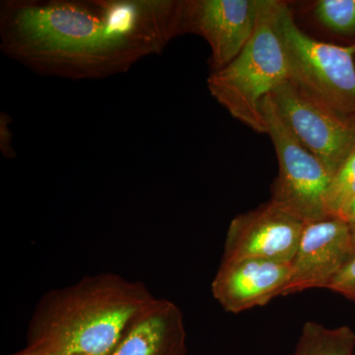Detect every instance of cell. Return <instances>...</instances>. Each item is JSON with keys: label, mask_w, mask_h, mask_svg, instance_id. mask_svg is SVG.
I'll return each mask as SVG.
<instances>
[{"label": "cell", "mask_w": 355, "mask_h": 355, "mask_svg": "<svg viewBox=\"0 0 355 355\" xmlns=\"http://www.w3.org/2000/svg\"><path fill=\"white\" fill-rule=\"evenodd\" d=\"M354 254L350 224L328 216L304 224L282 296L310 288H329Z\"/></svg>", "instance_id": "8"}, {"label": "cell", "mask_w": 355, "mask_h": 355, "mask_svg": "<svg viewBox=\"0 0 355 355\" xmlns=\"http://www.w3.org/2000/svg\"><path fill=\"white\" fill-rule=\"evenodd\" d=\"M304 222L268 202L231 221L223 261L256 258L291 263Z\"/></svg>", "instance_id": "9"}, {"label": "cell", "mask_w": 355, "mask_h": 355, "mask_svg": "<svg viewBox=\"0 0 355 355\" xmlns=\"http://www.w3.org/2000/svg\"><path fill=\"white\" fill-rule=\"evenodd\" d=\"M156 300L141 282L114 273L84 277L42 298L28 347L49 355H111Z\"/></svg>", "instance_id": "2"}, {"label": "cell", "mask_w": 355, "mask_h": 355, "mask_svg": "<svg viewBox=\"0 0 355 355\" xmlns=\"http://www.w3.org/2000/svg\"><path fill=\"white\" fill-rule=\"evenodd\" d=\"M270 97L287 128L333 176L355 147V123L313 100L291 79Z\"/></svg>", "instance_id": "6"}, {"label": "cell", "mask_w": 355, "mask_h": 355, "mask_svg": "<svg viewBox=\"0 0 355 355\" xmlns=\"http://www.w3.org/2000/svg\"><path fill=\"white\" fill-rule=\"evenodd\" d=\"M181 14L182 0H6L0 46L44 76L106 78L182 36Z\"/></svg>", "instance_id": "1"}, {"label": "cell", "mask_w": 355, "mask_h": 355, "mask_svg": "<svg viewBox=\"0 0 355 355\" xmlns=\"http://www.w3.org/2000/svg\"><path fill=\"white\" fill-rule=\"evenodd\" d=\"M355 301V253L349 263L336 275L329 288Z\"/></svg>", "instance_id": "15"}, {"label": "cell", "mask_w": 355, "mask_h": 355, "mask_svg": "<svg viewBox=\"0 0 355 355\" xmlns=\"http://www.w3.org/2000/svg\"><path fill=\"white\" fill-rule=\"evenodd\" d=\"M280 0H260L253 36L227 65L210 73V94L231 116L258 133H266L263 103L289 80L286 51L277 31Z\"/></svg>", "instance_id": "3"}, {"label": "cell", "mask_w": 355, "mask_h": 355, "mask_svg": "<svg viewBox=\"0 0 355 355\" xmlns=\"http://www.w3.org/2000/svg\"><path fill=\"white\" fill-rule=\"evenodd\" d=\"M350 229H352V243H354V253H355V224H352V225H350Z\"/></svg>", "instance_id": "19"}, {"label": "cell", "mask_w": 355, "mask_h": 355, "mask_svg": "<svg viewBox=\"0 0 355 355\" xmlns=\"http://www.w3.org/2000/svg\"><path fill=\"white\" fill-rule=\"evenodd\" d=\"M277 31L292 83L315 101L355 123V44L340 46L311 36L297 24L287 1L280 2Z\"/></svg>", "instance_id": "4"}, {"label": "cell", "mask_w": 355, "mask_h": 355, "mask_svg": "<svg viewBox=\"0 0 355 355\" xmlns=\"http://www.w3.org/2000/svg\"><path fill=\"white\" fill-rule=\"evenodd\" d=\"M12 355H49L44 354L43 352H40V350L36 349H33V347H27L25 349L21 350V352H17V354H14Z\"/></svg>", "instance_id": "18"}, {"label": "cell", "mask_w": 355, "mask_h": 355, "mask_svg": "<svg viewBox=\"0 0 355 355\" xmlns=\"http://www.w3.org/2000/svg\"><path fill=\"white\" fill-rule=\"evenodd\" d=\"M260 0H182L181 33L209 44L210 73L227 67L253 36Z\"/></svg>", "instance_id": "7"}, {"label": "cell", "mask_w": 355, "mask_h": 355, "mask_svg": "<svg viewBox=\"0 0 355 355\" xmlns=\"http://www.w3.org/2000/svg\"><path fill=\"white\" fill-rule=\"evenodd\" d=\"M263 113L279 160L270 202L304 223L330 216L326 209L330 171L287 128L270 96L263 103Z\"/></svg>", "instance_id": "5"}, {"label": "cell", "mask_w": 355, "mask_h": 355, "mask_svg": "<svg viewBox=\"0 0 355 355\" xmlns=\"http://www.w3.org/2000/svg\"><path fill=\"white\" fill-rule=\"evenodd\" d=\"M302 19L340 46L355 44V0H315L300 2Z\"/></svg>", "instance_id": "12"}, {"label": "cell", "mask_w": 355, "mask_h": 355, "mask_svg": "<svg viewBox=\"0 0 355 355\" xmlns=\"http://www.w3.org/2000/svg\"><path fill=\"white\" fill-rule=\"evenodd\" d=\"M291 263L263 259L222 261L211 284L214 297L229 313H241L268 304L282 294Z\"/></svg>", "instance_id": "10"}, {"label": "cell", "mask_w": 355, "mask_h": 355, "mask_svg": "<svg viewBox=\"0 0 355 355\" xmlns=\"http://www.w3.org/2000/svg\"><path fill=\"white\" fill-rule=\"evenodd\" d=\"M8 116L6 114H1V121H0V130H1V135H0V146H1L2 153L7 158H12L15 156L12 148V139H8L9 133H10V128L8 125Z\"/></svg>", "instance_id": "16"}, {"label": "cell", "mask_w": 355, "mask_h": 355, "mask_svg": "<svg viewBox=\"0 0 355 355\" xmlns=\"http://www.w3.org/2000/svg\"><path fill=\"white\" fill-rule=\"evenodd\" d=\"M355 198V147L331 176L326 195L327 214L338 217Z\"/></svg>", "instance_id": "14"}, {"label": "cell", "mask_w": 355, "mask_h": 355, "mask_svg": "<svg viewBox=\"0 0 355 355\" xmlns=\"http://www.w3.org/2000/svg\"><path fill=\"white\" fill-rule=\"evenodd\" d=\"M338 217L347 222L350 225L355 224V198L342 210V212H340V216Z\"/></svg>", "instance_id": "17"}, {"label": "cell", "mask_w": 355, "mask_h": 355, "mask_svg": "<svg viewBox=\"0 0 355 355\" xmlns=\"http://www.w3.org/2000/svg\"><path fill=\"white\" fill-rule=\"evenodd\" d=\"M355 333L349 326L328 329L316 322L303 327L293 355H354Z\"/></svg>", "instance_id": "13"}, {"label": "cell", "mask_w": 355, "mask_h": 355, "mask_svg": "<svg viewBox=\"0 0 355 355\" xmlns=\"http://www.w3.org/2000/svg\"><path fill=\"white\" fill-rule=\"evenodd\" d=\"M186 354L187 333L181 310L167 299H157L111 355Z\"/></svg>", "instance_id": "11"}]
</instances>
